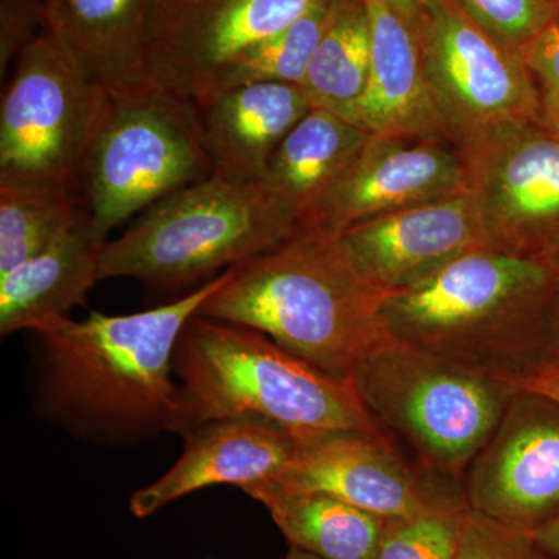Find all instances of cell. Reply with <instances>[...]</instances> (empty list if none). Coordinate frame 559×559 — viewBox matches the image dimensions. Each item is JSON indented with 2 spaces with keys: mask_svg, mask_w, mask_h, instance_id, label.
<instances>
[{
  "mask_svg": "<svg viewBox=\"0 0 559 559\" xmlns=\"http://www.w3.org/2000/svg\"><path fill=\"white\" fill-rule=\"evenodd\" d=\"M554 24L559 27V0H555V20Z\"/></svg>",
  "mask_w": 559,
  "mask_h": 559,
  "instance_id": "obj_35",
  "label": "cell"
},
{
  "mask_svg": "<svg viewBox=\"0 0 559 559\" xmlns=\"http://www.w3.org/2000/svg\"><path fill=\"white\" fill-rule=\"evenodd\" d=\"M44 32L43 0H0V75Z\"/></svg>",
  "mask_w": 559,
  "mask_h": 559,
  "instance_id": "obj_30",
  "label": "cell"
},
{
  "mask_svg": "<svg viewBox=\"0 0 559 559\" xmlns=\"http://www.w3.org/2000/svg\"><path fill=\"white\" fill-rule=\"evenodd\" d=\"M207 559H219V558H207Z\"/></svg>",
  "mask_w": 559,
  "mask_h": 559,
  "instance_id": "obj_36",
  "label": "cell"
},
{
  "mask_svg": "<svg viewBox=\"0 0 559 559\" xmlns=\"http://www.w3.org/2000/svg\"><path fill=\"white\" fill-rule=\"evenodd\" d=\"M409 22L433 98L457 145L507 124L539 121V94L520 51L450 0H421Z\"/></svg>",
  "mask_w": 559,
  "mask_h": 559,
  "instance_id": "obj_9",
  "label": "cell"
},
{
  "mask_svg": "<svg viewBox=\"0 0 559 559\" xmlns=\"http://www.w3.org/2000/svg\"><path fill=\"white\" fill-rule=\"evenodd\" d=\"M300 436L261 418L213 419L183 433L178 462L153 484L132 492L130 511L153 516L200 489L234 485L245 489L275 479L299 448Z\"/></svg>",
  "mask_w": 559,
  "mask_h": 559,
  "instance_id": "obj_16",
  "label": "cell"
},
{
  "mask_svg": "<svg viewBox=\"0 0 559 559\" xmlns=\"http://www.w3.org/2000/svg\"><path fill=\"white\" fill-rule=\"evenodd\" d=\"M469 509L533 533L559 513V403L518 390L463 479Z\"/></svg>",
  "mask_w": 559,
  "mask_h": 559,
  "instance_id": "obj_13",
  "label": "cell"
},
{
  "mask_svg": "<svg viewBox=\"0 0 559 559\" xmlns=\"http://www.w3.org/2000/svg\"><path fill=\"white\" fill-rule=\"evenodd\" d=\"M550 260L554 263L555 285L554 293H551L549 312H547L543 364L559 370V252L555 253Z\"/></svg>",
  "mask_w": 559,
  "mask_h": 559,
  "instance_id": "obj_31",
  "label": "cell"
},
{
  "mask_svg": "<svg viewBox=\"0 0 559 559\" xmlns=\"http://www.w3.org/2000/svg\"><path fill=\"white\" fill-rule=\"evenodd\" d=\"M242 491L267 510L290 549L323 559H378L388 520L333 496L274 479Z\"/></svg>",
  "mask_w": 559,
  "mask_h": 559,
  "instance_id": "obj_22",
  "label": "cell"
},
{
  "mask_svg": "<svg viewBox=\"0 0 559 559\" xmlns=\"http://www.w3.org/2000/svg\"><path fill=\"white\" fill-rule=\"evenodd\" d=\"M511 381L518 389L539 393L559 403V370L555 367L543 364L524 373L511 374Z\"/></svg>",
  "mask_w": 559,
  "mask_h": 559,
  "instance_id": "obj_32",
  "label": "cell"
},
{
  "mask_svg": "<svg viewBox=\"0 0 559 559\" xmlns=\"http://www.w3.org/2000/svg\"><path fill=\"white\" fill-rule=\"evenodd\" d=\"M179 436L213 419L261 418L297 433L381 436L352 381L323 373L260 331L193 316L173 359Z\"/></svg>",
  "mask_w": 559,
  "mask_h": 559,
  "instance_id": "obj_4",
  "label": "cell"
},
{
  "mask_svg": "<svg viewBox=\"0 0 559 559\" xmlns=\"http://www.w3.org/2000/svg\"><path fill=\"white\" fill-rule=\"evenodd\" d=\"M44 32L109 94L151 84L150 40L157 0H43Z\"/></svg>",
  "mask_w": 559,
  "mask_h": 559,
  "instance_id": "obj_18",
  "label": "cell"
},
{
  "mask_svg": "<svg viewBox=\"0 0 559 559\" xmlns=\"http://www.w3.org/2000/svg\"><path fill=\"white\" fill-rule=\"evenodd\" d=\"M454 559H544L532 533L471 510Z\"/></svg>",
  "mask_w": 559,
  "mask_h": 559,
  "instance_id": "obj_28",
  "label": "cell"
},
{
  "mask_svg": "<svg viewBox=\"0 0 559 559\" xmlns=\"http://www.w3.org/2000/svg\"><path fill=\"white\" fill-rule=\"evenodd\" d=\"M212 173L189 100L154 84L109 94L81 173L92 229L105 245L132 216Z\"/></svg>",
  "mask_w": 559,
  "mask_h": 559,
  "instance_id": "obj_7",
  "label": "cell"
},
{
  "mask_svg": "<svg viewBox=\"0 0 559 559\" xmlns=\"http://www.w3.org/2000/svg\"><path fill=\"white\" fill-rule=\"evenodd\" d=\"M466 189L491 248L559 252V134L539 121L507 124L460 145Z\"/></svg>",
  "mask_w": 559,
  "mask_h": 559,
  "instance_id": "obj_10",
  "label": "cell"
},
{
  "mask_svg": "<svg viewBox=\"0 0 559 559\" xmlns=\"http://www.w3.org/2000/svg\"><path fill=\"white\" fill-rule=\"evenodd\" d=\"M103 242L92 229L91 215L60 240L0 277V334L38 329L69 318L86 304L100 280Z\"/></svg>",
  "mask_w": 559,
  "mask_h": 559,
  "instance_id": "obj_20",
  "label": "cell"
},
{
  "mask_svg": "<svg viewBox=\"0 0 559 559\" xmlns=\"http://www.w3.org/2000/svg\"><path fill=\"white\" fill-rule=\"evenodd\" d=\"M382 294L349 263L336 237L301 230L270 252L230 267L198 314L249 326L341 381L388 341Z\"/></svg>",
  "mask_w": 559,
  "mask_h": 559,
  "instance_id": "obj_2",
  "label": "cell"
},
{
  "mask_svg": "<svg viewBox=\"0 0 559 559\" xmlns=\"http://www.w3.org/2000/svg\"><path fill=\"white\" fill-rule=\"evenodd\" d=\"M544 559H559V513L532 533Z\"/></svg>",
  "mask_w": 559,
  "mask_h": 559,
  "instance_id": "obj_33",
  "label": "cell"
},
{
  "mask_svg": "<svg viewBox=\"0 0 559 559\" xmlns=\"http://www.w3.org/2000/svg\"><path fill=\"white\" fill-rule=\"evenodd\" d=\"M370 27L364 0H336L333 20L312 58L304 90L316 108L359 127L369 86Z\"/></svg>",
  "mask_w": 559,
  "mask_h": 559,
  "instance_id": "obj_23",
  "label": "cell"
},
{
  "mask_svg": "<svg viewBox=\"0 0 559 559\" xmlns=\"http://www.w3.org/2000/svg\"><path fill=\"white\" fill-rule=\"evenodd\" d=\"M334 7L336 0H320L282 32L253 44L216 76L207 92L250 83L304 86L316 50L333 20Z\"/></svg>",
  "mask_w": 559,
  "mask_h": 559,
  "instance_id": "obj_25",
  "label": "cell"
},
{
  "mask_svg": "<svg viewBox=\"0 0 559 559\" xmlns=\"http://www.w3.org/2000/svg\"><path fill=\"white\" fill-rule=\"evenodd\" d=\"M320 0H157L151 84L193 102L253 44L282 32Z\"/></svg>",
  "mask_w": 559,
  "mask_h": 559,
  "instance_id": "obj_12",
  "label": "cell"
},
{
  "mask_svg": "<svg viewBox=\"0 0 559 559\" xmlns=\"http://www.w3.org/2000/svg\"><path fill=\"white\" fill-rule=\"evenodd\" d=\"M213 173L263 182L272 154L312 109L299 84L250 83L190 102Z\"/></svg>",
  "mask_w": 559,
  "mask_h": 559,
  "instance_id": "obj_17",
  "label": "cell"
},
{
  "mask_svg": "<svg viewBox=\"0 0 559 559\" xmlns=\"http://www.w3.org/2000/svg\"><path fill=\"white\" fill-rule=\"evenodd\" d=\"M469 506L385 521L378 559H454Z\"/></svg>",
  "mask_w": 559,
  "mask_h": 559,
  "instance_id": "obj_26",
  "label": "cell"
},
{
  "mask_svg": "<svg viewBox=\"0 0 559 559\" xmlns=\"http://www.w3.org/2000/svg\"><path fill=\"white\" fill-rule=\"evenodd\" d=\"M370 27V73L359 127L371 134L452 139L423 68L409 22L390 0H364Z\"/></svg>",
  "mask_w": 559,
  "mask_h": 559,
  "instance_id": "obj_19",
  "label": "cell"
},
{
  "mask_svg": "<svg viewBox=\"0 0 559 559\" xmlns=\"http://www.w3.org/2000/svg\"><path fill=\"white\" fill-rule=\"evenodd\" d=\"M370 135L362 127L312 106L272 154L263 183L304 229Z\"/></svg>",
  "mask_w": 559,
  "mask_h": 559,
  "instance_id": "obj_21",
  "label": "cell"
},
{
  "mask_svg": "<svg viewBox=\"0 0 559 559\" xmlns=\"http://www.w3.org/2000/svg\"><path fill=\"white\" fill-rule=\"evenodd\" d=\"M554 285L551 260L485 246L382 297V329L401 344L521 374L543 364Z\"/></svg>",
  "mask_w": 559,
  "mask_h": 559,
  "instance_id": "obj_3",
  "label": "cell"
},
{
  "mask_svg": "<svg viewBox=\"0 0 559 559\" xmlns=\"http://www.w3.org/2000/svg\"><path fill=\"white\" fill-rule=\"evenodd\" d=\"M230 270L186 296L134 314L92 311L31 331L35 411L70 436L131 448L178 433L179 384L173 359L183 326L227 282Z\"/></svg>",
  "mask_w": 559,
  "mask_h": 559,
  "instance_id": "obj_1",
  "label": "cell"
},
{
  "mask_svg": "<svg viewBox=\"0 0 559 559\" xmlns=\"http://www.w3.org/2000/svg\"><path fill=\"white\" fill-rule=\"evenodd\" d=\"M109 92L87 80L49 33L13 64L0 105V186L64 182L81 173L108 108Z\"/></svg>",
  "mask_w": 559,
  "mask_h": 559,
  "instance_id": "obj_8",
  "label": "cell"
},
{
  "mask_svg": "<svg viewBox=\"0 0 559 559\" xmlns=\"http://www.w3.org/2000/svg\"><path fill=\"white\" fill-rule=\"evenodd\" d=\"M352 384L384 439L429 476L462 488L520 390L506 371L392 340L360 359Z\"/></svg>",
  "mask_w": 559,
  "mask_h": 559,
  "instance_id": "obj_5",
  "label": "cell"
},
{
  "mask_svg": "<svg viewBox=\"0 0 559 559\" xmlns=\"http://www.w3.org/2000/svg\"><path fill=\"white\" fill-rule=\"evenodd\" d=\"M466 190L465 160L452 140L371 134L304 230L337 237L367 221Z\"/></svg>",
  "mask_w": 559,
  "mask_h": 559,
  "instance_id": "obj_14",
  "label": "cell"
},
{
  "mask_svg": "<svg viewBox=\"0 0 559 559\" xmlns=\"http://www.w3.org/2000/svg\"><path fill=\"white\" fill-rule=\"evenodd\" d=\"M86 216L90 209L76 183H2L0 277L60 240Z\"/></svg>",
  "mask_w": 559,
  "mask_h": 559,
  "instance_id": "obj_24",
  "label": "cell"
},
{
  "mask_svg": "<svg viewBox=\"0 0 559 559\" xmlns=\"http://www.w3.org/2000/svg\"><path fill=\"white\" fill-rule=\"evenodd\" d=\"M539 94V123L559 134V27L551 24L520 50Z\"/></svg>",
  "mask_w": 559,
  "mask_h": 559,
  "instance_id": "obj_29",
  "label": "cell"
},
{
  "mask_svg": "<svg viewBox=\"0 0 559 559\" xmlns=\"http://www.w3.org/2000/svg\"><path fill=\"white\" fill-rule=\"evenodd\" d=\"M336 238L360 277L382 296L411 288L463 253L489 246L468 190L367 221Z\"/></svg>",
  "mask_w": 559,
  "mask_h": 559,
  "instance_id": "obj_15",
  "label": "cell"
},
{
  "mask_svg": "<svg viewBox=\"0 0 559 559\" xmlns=\"http://www.w3.org/2000/svg\"><path fill=\"white\" fill-rule=\"evenodd\" d=\"M274 480L333 496L382 520L468 506L462 487L417 468L384 437L358 430L304 433L293 462Z\"/></svg>",
  "mask_w": 559,
  "mask_h": 559,
  "instance_id": "obj_11",
  "label": "cell"
},
{
  "mask_svg": "<svg viewBox=\"0 0 559 559\" xmlns=\"http://www.w3.org/2000/svg\"><path fill=\"white\" fill-rule=\"evenodd\" d=\"M283 559H323L316 557V555L307 554V551H301L297 549H289L286 557Z\"/></svg>",
  "mask_w": 559,
  "mask_h": 559,
  "instance_id": "obj_34",
  "label": "cell"
},
{
  "mask_svg": "<svg viewBox=\"0 0 559 559\" xmlns=\"http://www.w3.org/2000/svg\"><path fill=\"white\" fill-rule=\"evenodd\" d=\"M481 31L514 51L554 24L555 0H450Z\"/></svg>",
  "mask_w": 559,
  "mask_h": 559,
  "instance_id": "obj_27",
  "label": "cell"
},
{
  "mask_svg": "<svg viewBox=\"0 0 559 559\" xmlns=\"http://www.w3.org/2000/svg\"><path fill=\"white\" fill-rule=\"evenodd\" d=\"M299 219L263 182L212 173L145 210L100 252V280L178 289L278 248Z\"/></svg>",
  "mask_w": 559,
  "mask_h": 559,
  "instance_id": "obj_6",
  "label": "cell"
}]
</instances>
